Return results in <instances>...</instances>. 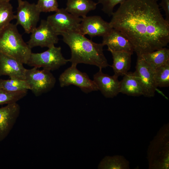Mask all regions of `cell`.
I'll use <instances>...</instances> for the list:
<instances>
[{
    "label": "cell",
    "instance_id": "6da1fadb",
    "mask_svg": "<svg viewBox=\"0 0 169 169\" xmlns=\"http://www.w3.org/2000/svg\"><path fill=\"white\" fill-rule=\"evenodd\" d=\"M109 22L131 43L137 55L153 51L169 42V22L155 0H125Z\"/></svg>",
    "mask_w": 169,
    "mask_h": 169
},
{
    "label": "cell",
    "instance_id": "7a4b0ae2",
    "mask_svg": "<svg viewBox=\"0 0 169 169\" xmlns=\"http://www.w3.org/2000/svg\"><path fill=\"white\" fill-rule=\"evenodd\" d=\"M60 35L70 49L69 61L71 64L83 63L95 65L101 69L109 66L102 43H95L78 32L64 33Z\"/></svg>",
    "mask_w": 169,
    "mask_h": 169
},
{
    "label": "cell",
    "instance_id": "3957f363",
    "mask_svg": "<svg viewBox=\"0 0 169 169\" xmlns=\"http://www.w3.org/2000/svg\"><path fill=\"white\" fill-rule=\"evenodd\" d=\"M17 26L11 23L0 30V53L27 64L32 49L24 41Z\"/></svg>",
    "mask_w": 169,
    "mask_h": 169
},
{
    "label": "cell",
    "instance_id": "277c9868",
    "mask_svg": "<svg viewBox=\"0 0 169 169\" xmlns=\"http://www.w3.org/2000/svg\"><path fill=\"white\" fill-rule=\"evenodd\" d=\"M147 156L150 168L168 169V125L163 126L151 141Z\"/></svg>",
    "mask_w": 169,
    "mask_h": 169
},
{
    "label": "cell",
    "instance_id": "5b68a950",
    "mask_svg": "<svg viewBox=\"0 0 169 169\" xmlns=\"http://www.w3.org/2000/svg\"><path fill=\"white\" fill-rule=\"evenodd\" d=\"M68 62L69 59L63 56L61 48L54 45L41 53H32L27 64L51 71L59 69Z\"/></svg>",
    "mask_w": 169,
    "mask_h": 169
},
{
    "label": "cell",
    "instance_id": "8992f818",
    "mask_svg": "<svg viewBox=\"0 0 169 169\" xmlns=\"http://www.w3.org/2000/svg\"><path fill=\"white\" fill-rule=\"evenodd\" d=\"M38 68L27 69L25 79L28 83L30 90L37 97L47 92L54 87L56 80L51 71Z\"/></svg>",
    "mask_w": 169,
    "mask_h": 169
},
{
    "label": "cell",
    "instance_id": "52a82bcc",
    "mask_svg": "<svg viewBox=\"0 0 169 169\" xmlns=\"http://www.w3.org/2000/svg\"><path fill=\"white\" fill-rule=\"evenodd\" d=\"M76 66V65L71 64L60 74L59 79L60 87L74 85L86 93L98 90L93 80L90 79L86 73L79 70Z\"/></svg>",
    "mask_w": 169,
    "mask_h": 169
},
{
    "label": "cell",
    "instance_id": "ba28073f",
    "mask_svg": "<svg viewBox=\"0 0 169 169\" xmlns=\"http://www.w3.org/2000/svg\"><path fill=\"white\" fill-rule=\"evenodd\" d=\"M82 18L74 16L65 8H60L52 15L49 16L47 21L59 35L70 32L79 33V28Z\"/></svg>",
    "mask_w": 169,
    "mask_h": 169
},
{
    "label": "cell",
    "instance_id": "9c48e42d",
    "mask_svg": "<svg viewBox=\"0 0 169 169\" xmlns=\"http://www.w3.org/2000/svg\"><path fill=\"white\" fill-rule=\"evenodd\" d=\"M17 1L18 6L15 19L16 24L21 26L26 33H30L37 27L41 13L36 4L25 0Z\"/></svg>",
    "mask_w": 169,
    "mask_h": 169
},
{
    "label": "cell",
    "instance_id": "30bf717a",
    "mask_svg": "<svg viewBox=\"0 0 169 169\" xmlns=\"http://www.w3.org/2000/svg\"><path fill=\"white\" fill-rule=\"evenodd\" d=\"M27 43L31 48L39 46L48 48L58 43L59 35L52 28L47 20L42 19L39 25L31 33Z\"/></svg>",
    "mask_w": 169,
    "mask_h": 169
},
{
    "label": "cell",
    "instance_id": "8fae6325",
    "mask_svg": "<svg viewBox=\"0 0 169 169\" xmlns=\"http://www.w3.org/2000/svg\"><path fill=\"white\" fill-rule=\"evenodd\" d=\"M137 56L134 73L142 89L143 95L153 97L157 88L154 81L155 70L141 56Z\"/></svg>",
    "mask_w": 169,
    "mask_h": 169
},
{
    "label": "cell",
    "instance_id": "7c38bea8",
    "mask_svg": "<svg viewBox=\"0 0 169 169\" xmlns=\"http://www.w3.org/2000/svg\"><path fill=\"white\" fill-rule=\"evenodd\" d=\"M113 28L110 23L103 20L99 16H86L82 18L79 33L88 35L90 37H102L108 33Z\"/></svg>",
    "mask_w": 169,
    "mask_h": 169
},
{
    "label": "cell",
    "instance_id": "4fadbf2b",
    "mask_svg": "<svg viewBox=\"0 0 169 169\" xmlns=\"http://www.w3.org/2000/svg\"><path fill=\"white\" fill-rule=\"evenodd\" d=\"M20 107L17 103L0 108V142L8 135L20 113Z\"/></svg>",
    "mask_w": 169,
    "mask_h": 169
},
{
    "label": "cell",
    "instance_id": "5bb4252c",
    "mask_svg": "<svg viewBox=\"0 0 169 169\" xmlns=\"http://www.w3.org/2000/svg\"><path fill=\"white\" fill-rule=\"evenodd\" d=\"M94 75L93 81L103 95L107 98H113L120 93V81L114 75L110 76L103 73L102 69Z\"/></svg>",
    "mask_w": 169,
    "mask_h": 169
},
{
    "label": "cell",
    "instance_id": "9a60e30c",
    "mask_svg": "<svg viewBox=\"0 0 169 169\" xmlns=\"http://www.w3.org/2000/svg\"><path fill=\"white\" fill-rule=\"evenodd\" d=\"M102 38V44L108 46V51H125L133 54L134 50L131 43L120 31L113 28Z\"/></svg>",
    "mask_w": 169,
    "mask_h": 169
},
{
    "label": "cell",
    "instance_id": "2e32d148",
    "mask_svg": "<svg viewBox=\"0 0 169 169\" xmlns=\"http://www.w3.org/2000/svg\"><path fill=\"white\" fill-rule=\"evenodd\" d=\"M14 58L0 53V76L25 79L27 69Z\"/></svg>",
    "mask_w": 169,
    "mask_h": 169
},
{
    "label": "cell",
    "instance_id": "e0dca14e",
    "mask_svg": "<svg viewBox=\"0 0 169 169\" xmlns=\"http://www.w3.org/2000/svg\"><path fill=\"white\" fill-rule=\"evenodd\" d=\"M113 59L112 67L115 76H124L131 68V56L133 54L125 51H109Z\"/></svg>",
    "mask_w": 169,
    "mask_h": 169
},
{
    "label": "cell",
    "instance_id": "ac0fdd59",
    "mask_svg": "<svg viewBox=\"0 0 169 169\" xmlns=\"http://www.w3.org/2000/svg\"><path fill=\"white\" fill-rule=\"evenodd\" d=\"M98 4L92 0H67L65 9L74 16L83 18L95 10Z\"/></svg>",
    "mask_w": 169,
    "mask_h": 169
},
{
    "label": "cell",
    "instance_id": "d6986e66",
    "mask_svg": "<svg viewBox=\"0 0 169 169\" xmlns=\"http://www.w3.org/2000/svg\"><path fill=\"white\" fill-rule=\"evenodd\" d=\"M120 83V93L134 96L143 95L142 89L134 72H128Z\"/></svg>",
    "mask_w": 169,
    "mask_h": 169
},
{
    "label": "cell",
    "instance_id": "ffe728a7",
    "mask_svg": "<svg viewBox=\"0 0 169 169\" xmlns=\"http://www.w3.org/2000/svg\"><path fill=\"white\" fill-rule=\"evenodd\" d=\"M139 55L154 70L169 61V49L163 47Z\"/></svg>",
    "mask_w": 169,
    "mask_h": 169
},
{
    "label": "cell",
    "instance_id": "44dd1931",
    "mask_svg": "<svg viewBox=\"0 0 169 169\" xmlns=\"http://www.w3.org/2000/svg\"><path fill=\"white\" fill-rule=\"evenodd\" d=\"M0 88L8 92H14L28 91L30 90V86L25 79L10 78L7 79H0Z\"/></svg>",
    "mask_w": 169,
    "mask_h": 169
},
{
    "label": "cell",
    "instance_id": "7402d4cb",
    "mask_svg": "<svg viewBox=\"0 0 169 169\" xmlns=\"http://www.w3.org/2000/svg\"><path fill=\"white\" fill-rule=\"evenodd\" d=\"M98 168L100 169H129V162L122 156H107L101 161Z\"/></svg>",
    "mask_w": 169,
    "mask_h": 169
},
{
    "label": "cell",
    "instance_id": "603a6c76",
    "mask_svg": "<svg viewBox=\"0 0 169 169\" xmlns=\"http://www.w3.org/2000/svg\"><path fill=\"white\" fill-rule=\"evenodd\" d=\"M15 19L13 7L9 1L0 0V30Z\"/></svg>",
    "mask_w": 169,
    "mask_h": 169
},
{
    "label": "cell",
    "instance_id": "cb8c5ba5",
    "mask_svg": "<svg viewBox=\"0 0 169 169\" xmlns=\"http://www.w3.org/2000/svg\"><path fill=\"white\" fill-rule=\"evenodd\" d=\"M154 78L157 88L169 86V61L155 70Z\"/></svg>",
    "mask_w": 169,
    "mask_h": 169
},
{
    "label": "cell",
    "instance_id": "d4e9b609",
    "mask_svg": "<svg viewBox=\"0 0 169 169\" xmlns=\"http://www.w3.org/2000/svg\"><path fill=\"white\" fill-rule=\"evenodd\" d=\"M27 91L11 92L0 88V105L17 103L27 95Z\"/></svg>",
    "mask_w": 169,
    "mask_h": 169
},
{
    "label": "cell",
    "instance_id": "484cf974",
    "mask_svg": "<svg viewBox=\"0 0 169 169\" xmlns=\"http://www.w3.org/2000/svg\"><path fill=\"white\" fill-rule=\"evenodd\" d=\"M36 5L41 13L55 12L59 8L57 0H38Z\"/></svg>",
    "mask_w": 169,
    "mask_h": 169
},
{
    "label": "cell",
    "instance_id": "4316f807",
    "mask_svg": "<svg viewBox=\"0 0 169 169\" xmlns=\"http://www.w3.org/2000/svg\"><path fill=\"white\" fill-rule=\"evenodd\" d=\"M125 0H98V3L102 6V10L109 16H111L113 13L114 7L117 5L124 2Z\"/></svg>",
    "mask_w": 169,
    "mask_h": 169
},
{
    "label": "cell",
    "instance_id": "83f0119b",
    "mask_svg": "<svg viewBox=\"0 0 169 169\" xmlns=\"http://www.w3.org/2000/svg\"><path fill=\"white\" fill-rule=\"evenodd\" d=\"M159 5L165 13L166 20L169 22V0H161Z\"/></svg>",
    "mask_w": 169,
    "mask_h": 169
},
{
    "label": "cell",
    "instance_id": "f1b7e54d",
    "mask_svg": "<svg viewBox=\"0 0 169 169\" xmlns=\"http://www.w3.org/2000/svg\"><path fill=\"white\" fill-rule=\"evenodd\" d=\"M5 0V1H9V2H10V1L11 0Z\"/></svg>",
    "mask_w": 169,
    "mask_h": 169
},
{
    "label": "cell",
    "instance_id": "f546056e",
    "mask_svg": "<svg viewBox=\"0 0 169 169\" xmlns=\"http://www.w3.org/2000/svg\"><path fill=\"white\" fill-rule=\"evenodd\" d=\"M155 0V1H156L157 2L159 0Z\"/></svg>",
    "mask_w": 169,
    "mask_h": 169
}]
</instances>
